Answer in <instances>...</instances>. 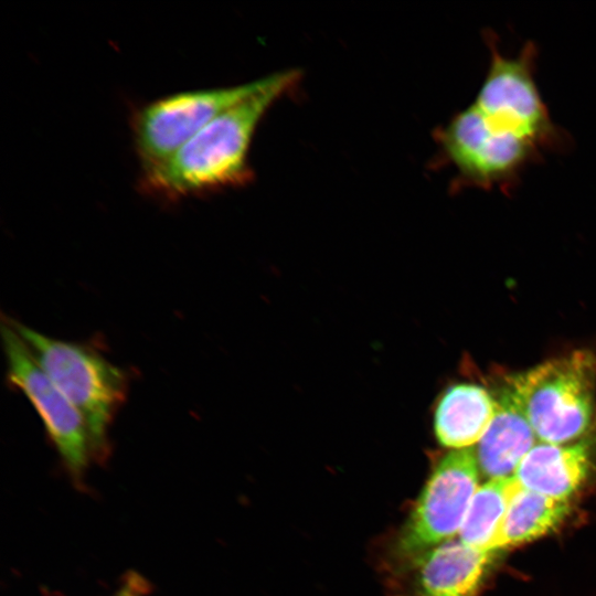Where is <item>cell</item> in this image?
<instances>
[{"instance_id": "8fae6325", "label": "cell", "mask_w": 596, "mask_h": 596, "mask_svg": "<svg viewBox=\"0 0 596 596\" xmlns=\"http://www.w3.org/2000/svg\"><path fill=\"white\" fill-rule=\"evenodd\" d=\"M593 464L594 437L566 445L538 441L514 478L526 490L568 501L588 479Z\"/></svg>"}, {"instance_id": "9c48e42d", "label": "cell", "mask_w": 596, "mask_h": 596, "mask_svg": "<svg viewBox=\"0 0 596 596\" xmlns=\"http://www.w3.org/2000/svg\"><path fill=\"white\" fill-rule=\"evenodd\" d=\"M493 553L449 540L393 561L391 596H477Z\"/></svg>"}, {"instance_id": "52a82bcc", "label": "cell", "mask_w": 596, "mask_h": 596, "mask_svg": "<svg viewBox=\"0 0 596 596\" xmlns=\"http://www.w3.org/2000/svg\"><path fill=\"white\" fill-rule=\"evenodd\" d=\"M256 85L254 81L180 92L138 107L130 126L141 172L166 162L210 121L251 94Z\"/></svg>"}, {"instance_id": "ba28073f", "label": "cell", "mask_w": 596, "mask_h": 596, "mask_svg": "<svg viewBox=\"0 0 596 596\" xmlns=\"http://www.w3.org/2000/svg\"><path fill=\"white\" fill-rule=\"evenodd\" d=\"M1 336L9 382L31 402L68 470L81 476L94 457L82 415L38 364L9 318Z\"/></svg>"}, {"instance_id": "4fadbf2b", "label": "cell", "mask_w": 596, "mask_h": 596, "mask_svg": "<svg viewBox=\"0 0 596 596\" xmlns=\"http://www.w3.org/2000/svg\"><path fill=\"white\" fill-rule=\"evenodd\" d=\"M571 513L568 501L522 488L513 491L504 518L499 550L543 538L560 528Z\"/></svg>"}, {"instance_id": "3957f363", "label": "cell", "mask_w": 596, "mask_h": 596, "mask_svg": "<svg viewBox=\"0 0 596 596\" xmlns=\"http://www.w3.org/2000/svg\"><path fill=\"white\" fill-rule=\"evenodd\" d=\"M511 375L539 441L566 445L594 437V352L575 350Z\"/></svg>"}, {"instance_id": "30bf717a", "label": "cell", "mask_w": 596, "mask_h": 596, "mask_svg": "<svg viewBox=\"0 0 596 596\" xmlns=\"http://www.w3.org/2000/svg\"><path fill=\"white\" fill-rule=\"evenodd\" d=\"M491 392L496 398V414L473 447L480 473L488 480L514 476L521 460L539 441L512 375L497 379Z\"/></svg>"}, {"instance_id": "7c38bea8", "label": "cell", "mask_w": 596, "mask_h": 596, "mask_svg": "<svg viewBox=\"0 0 596 596\" xmlns=\"http://www.w3.org/2000/svg\"><path fill=\"white\" fill-rule=\"evenodd\" d=\"M491 392L473 383L448 387L439 398L434 414V430L439 444L447 448L475 447L496 414Z\"/></svg>"}, {"instance_id": "7a4b0ae2", "label": "cell", "mask_w": 596, "mask_h": 596, "mask_svg": "<svg viewBox=\"0 0 596 596\" xmlns=\"http://www.w3.org/2000/svg\"><path fill=\"white\" fill-rule=\"evenodd\" d=\"M9 319L38 364L82 415L94 457H104L109 426L127 395L126 372L88 344L51 338Z\"/></svg>"}, {"instance_id": "5b68a950", "label": "cell", "mask_w": 596, "mask_h": 596, "mask_svg": "<svg viewBox=\"0 0 596 596\" xmlns=\"http://www.w3.org/2000/svg\"><path fill=\"white\" fill-rule=\"evenodd\" d=\"M443 156L457 170V187L510 194L524 169L541 158V149L494 126L473 104L436 132Z\"/></svg>"}, {"instance_id": "6da1fadb", "label": "cell", "mask_w": 596, "mask_h": 596, "mask_svg": "<svg viewBox=\"0 0 596 596\" xmlns=\"http://www.w3.org/2000/svg\"><path fill=\"white\" fill-rule=\"evenodd\" d=\"M299 78L300 73L290 70L258 79L251 94L210 121L166 162L141 172L140 192L173 203L249 183L248 151L256 128Z\"/></svg>"}, {"instance_id": "277c9868", "label": "cell", "mask_w": 596, "mask_h": 596, "mask_svg": "<svg viewBox=\"0 0 596 596\" xmlns=\"http://www.w3.org/2000/svg\"><path fill=\"white\" fill-rule=\"evenodd\" d=\"M490 60L472 103L494 126L542 150H563L566 134L552 120L536 81L538 49L528 41L514 57L503 55L493 31H485Z\"/></svg>"}, {"instance_id": "8992f818", "label": "cell", "mask_w": 596, "mask_h": 596, "mask_svg": "<svg viewBox=\"0 0 596 596\" xmlns=\"http://www.w3.org/2000/svg\"><path fill=\"white\" fill-rule=\"evenodd\" d=\"M480 475L473 447L454 449L440 458L395 536L392 561L453 540L461 529Z\"/></svg>"}, {"instance_id": "5bb4252c", "label": "cell", "mask_w": 596, "mask_h": 596, "mask_svg": "<svg viewBox=\"0 0 596 596\" xmlns=\"http://www.w3.org/2000/svg\"><path fill=\"white\" fill-rule=\"evenodd\" d=\"M517 486L514 476L489 479L480 485L468 507L459 540L482 552L499 550L509 501Z\"/></svg>"}]
</instances>
